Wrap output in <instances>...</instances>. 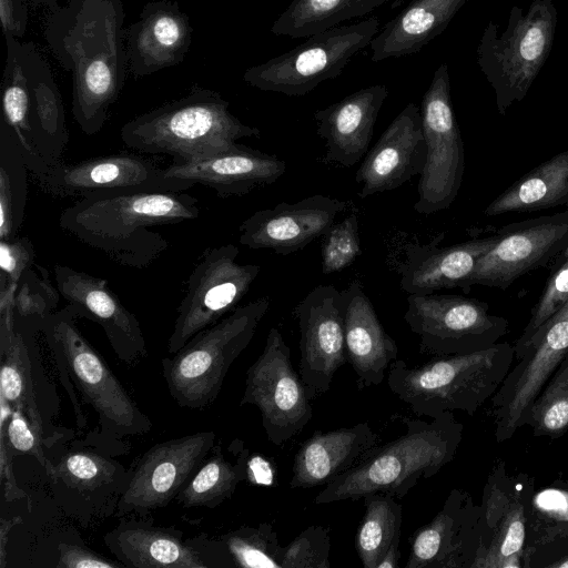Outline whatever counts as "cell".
<instances>
[{
  "label": "cell",
  "mask_w": 568,
  "mask_h": 568,
  "mask_svg": "<svg viewBox=\"0 0 568 568\" xmlns=\"http://www.w3.org/2000/svg\"><path fill=\"white\" fill-rule=\"evenodd\" d=\"M122 0H65L48 14L43 39L71 75L72 115L88 135L108 120L129 72Z\"/></svg>",
  "instance_id": "1"
},
{
  "label": "cell",
  "mask_w": 568,
  "mask_h": 568,
  "mask_svg": "<svg viewBox=\"0 0 568 568\" xmlns=\"http://www.w3.org/2000/svg\"><path fill=\"white\" fill-rule=\"evenodd\" d=\"M199 215L197 199L185 192L114 191L79 197L61 213L59 224L114 263L141 270L169 246L150 227L192 221Z\"/></svg>",
  "instance_id": "2"
},
{
  "label": "cell",
  "mask_w": 568,
  "mask_h": 568,
  "mask_svg": "<svg viewBox=\"0 0 568 568\" xmlns=\"http://www.w3.org/2000/svg\"><path fill=\"white\" fill-rule=\"evenodd\" d=\"M1 81V121L17 141L39 183L62 162L69 141L59 87L44 55L32 42L7 36Z\"/></svg>",
  "instance_id": "3"
},
{
  "label": "cell",
  "mask_w": 568,
  "mask_h": 568,
  "mask_svg": "<svg viewBox=\"0 0 568 568\" xmlns=\"http://www.w3.org/2000/svg\"><path fill=\"white\" fill-rule=\"evenodd\" d=\"M406 432L378 445L358 464L315 496L316 505L358 500L382 493L404 498L419 479H428L449 464L463 440L464 426L453 412L429 422L402 417Z\"/></svg>",
  "instance_id": "4"
},
{
  "label": "cell",
  "mask_w": 568,
  "mask_h": 568,
  "mask_svg": "<svg viewBox=\"0 0 568 568\" xmlns=\"http://www.w3.org/2000/svg\"><path fill=\"white\" fill-rule=\"evenodd\" d=\"M78 320L75 310L67 304L42 321L41 333L54 363L67 367L81 399L97 414V430L83 439L106 453L119 448L122 454H128L123 439L148 434L153 423L83 336Z\"/></svg>",
  "instance_id": "5"
},
{
  "label": "cell",
  "mask_w": 568,
  "mask_h": 568,
  "mask_svg": "<svg viewBox=\"0 0 568 568\" xmlns=\"http://www.w3.org/2000/svg\"><path fill=\"white\" fill-rule=\"evenodd\" d=\"M122 142L139 152L171 155L174 164L203 160L261 130L241 122L220 92L193 84L187 94L122 125Z\"/></svg>",
  "instance_id": "6"
},
{
  "label": "cell",
  "mask_w": 568,
  "mask_h": 568,
  "mask_svg": "<svg viewBox=\"0 0 568 568\" xmlns=\"http://www.w3.org/2000/svg\"><path fill=\"white\" fill-rule=\"evenodd\" d=\"M514 361V345L508 342L468 354L436 356L417 367L396 359L387 384L416 416L435 418L454 410L473 416L499 389Z\"/></svg>",
  "instance_id": "7"
},
{
  "label": "cell",
  "mask_w": 568,
  "mask_h": 568,
  "mask_svg": "<svg viewBox=\"0 0 568 568\" xmlns=\"http://www.w3.org/2000/svg\"><path fill=\"white\" fill-rule=\"evenodd\" d=\"M270 305L264 296L237 306L162 358L169 394L180 407L202 410L216 400L230 367L248 346Z\"/></svg>",
  "instance_id": "8"
},
{
  "label": "cell",
  "mask_w": 568,
  "mask_h": 568,
  "mask_svg": "<svg viewBox=\"0 0 568 568\" xmlns=\"http://www.w3.org/2000/svg\"><path fill=\"white\" fill-rule=\"evenodd\" d=\"M556 24L554 2L534 0L527 12L517 6L511 8L501 34L493 21L485 27L477 48V63L495 91L501 115L526 97L550 54Z\"/></svg>",
  "instance_id": "9"
},
{
  "label": "cell",
  "mask_w": 568,
  "mask_h": 568,
  "mask_svg": "<svg viewBox=\"0 0 568 568\" xmlns=\"http://www.w3.org/2000/svg\"><path fill=\"white\" fill-rule=\"evenodd\" d=\"M381 29L376 17L313 34L294 49L245 70L243 80L262 91L303 97L342 74Z\"/></svg>",
  "instance_id": "10"
},
{
  "label": "cell",
  "mask_w": 568,
  "mask_h": 568,
  "mask_svg": "<svg viewBox=\"0 0 568 568\" xmlns=\"http://www.w3.org/2000/svg\"><path fill=\"white\" fill-rule=\"evenodd\" d=\"M41 324V320L14 315L13 334L0 345V398L24 415L44 442L51 458L72 439L73 432L54 424L60 398L45 372L38 345Z\"/></svg>",
  "instance_id": "11"
},
{
  "label": "cell",
  "mask_w": 568,
  "mask_h": 568,
  "mask_svg": "<svg viewBox=\"0 0 568 568\" xmlns=\"http://www.w3.org/2000/svg\"><path fill=\"white\" fill-rule=\"evenodd\" d=\"M44 469L52 496L69 516L88 527L115 516L120 498L130 480L125 468L111 454L84 439L67 443Z\"/></svg>",
  "instance_id": "12"
},
{
  "label": "cell",
  "mask_w": 568,
  "mask_h": 568,
  "mask_svg": "<svg viewBox=\"0 0 568 568\" xmlns=\"http://www.w3.org/2000/svg\"><path fill=\"white\" fill-rule=\"evenodd\" d=\"M404 320L423 353L436 356L488 348L509 331L508 321L487 303L454 294H408Z\"/></svg>",
  "instance_id": "13"
},
{
  "label": "cell",
  "mask_w": 568,
  "mask_h": 568,
  "mask_svg": "<svg viewBox=\"0 0 568 568\" xmlns=\"http://www.w3.org/2000/svg\"><path fill=\"white\" fill-rule=\"evenodd\" d=\"M237 255L239 247L227 243L210 247L199 257L187 278L168 339L170 355L234 311L247 294L261 266L240 264Z\"/></svg>",
  "instance_id": "14"
},
{
  "label": "cell",
  "mask_w": 568,
  "mask_h": 568,
  "mask_svg": "<svg viewBox=\"0 0 568 568\" xmlns=\"http://www.w3.org/2000/svg\"><path fill=\"white\" fill-rule=\"evenodd\" d=\"M420 113L427 154L414 210L429 215L455 201L465 170L464 143L452 105L447 63L436 69L423 95Z\"/></svg>",
  "instance_id": "15"
},
{
  "label": "cell",
  "mask_w": 568,
  "mask_h": 568,
  "mask_svg": "<svg viewBox=\"0 0 568 568\" xmlns=\"http://www.w3.org/2000/svg\"><path fill=\"white\" fill-rule=\"evenodd\" d=\"M291 351L278 328L272 327L265 346L246 372L240 406L258 408L267 439L282 446L300 434L313 416V408Z\"/></svg>",
  "instance_id": "16"
},
{
  "label": "cell",
  "mask_w": 568,
  "mask_h": 568,
  "mask_svg": "<svg viewBox=\"0 0 568 568\" xmlns=\"http://www.w3.org/2000/svg\"><path fill=\"white\" fill-rule=\"evenodd\" d=\"M514 352L516 365L491 398L497 443L520 428L529 405L568 353V301Z\"/></svg>",
  "instance_id": "17"
},
{
  "label": "cell",
  "mask_w": 568,
  "mask_h": 568,
  "mask_svg": "<svg viewBox=\"0 0 568 568\" xmlns=\"http://www.w3.org/2000/svg\"><path fill=\"white\" fill-rule=\"evenodd\" d=\"M213 430L158 443L131 466L130 480L115 516L145 517L169 505L193 477L215 445Z\"/></svg>",
  "instance_id": "18"
},
{
  "label": "cell",
  "mask_w": 568,
  "mask_h": 568,
  "mask_svg": "<svg viewBox=\"0 0 568 568\" xmlns=\"http://www.w3.org/2000/svg\"><path fill=\"white\" fill-rule=\"evenodd\" d=\"M344 312L342 291L333 285L313 287L294 307L301 333L298 373L310 399L326 393L347 362Z\"/></svg>",
  "instance_id": "19"
},
{
  "label": "cell",
  "mask_w": 568,
  "mask_h": 568,
  "mask_svg": "<svg viewBox=\"0 0 568 568\" xmlns=\"http://www.w3.org/2000/svg\"><path fill=\"white\" fill-rule=\"evenodd\" d=\"M501 239L477 262L467 281L508 288L520 276L548 264L568 244V210L507 225Z\"/></svg>",
  "instance_id": "20"
},
{
  "label": "cell",
  "mask_w": 568,
  "mask_h": 568,
  "mask_svg": "<svg viewBox=\"0 0 568 568\" xmlns=\"http://www.w3.org/2000/svg\"><path fill=\"white\" fill-rule=\"evenodd\" d=\"M194 185L166 178L163 169L143 156L120 152L72 164L61 162L51 168L41 186L53 195L82 197L114 191L184 192Z\"/></svg>",
  "instance_id": "21"
},
{
  "label": "cell",
  "mask_w": 568,
  "mask_h": 568,
  "mask_svg": "<svg viewBox=\"0 0 568 568\" xmlns=\"http://www.w3.org/2000/svg\"><path fill=\"white\" fill-rule=\"evenodd\" d=\"M53 274L60 296L75 310L79 318L90 320L102 327L121 362L134 366L146 356L139 320L110 288L108 280L62 264L54 265Z\"/></svg>",
  "instance_id": "22"
},
{
  "label": "cell",
  "mask_w": 568,
  "mask_h": 568,
  "mask_svg": "<svg viewBox=\"0 0 568 568\" xmlns=\"http://www.w3.org/2000/svg\"><path fill=\"white\" fill-rule=\"evenodd\" d=\"M110 552L130 568H211V542L206 536L183 539L174 526H156L151 516H123L103 536Z\"/></svg>",
  "instance_id": "23"
},
{
  "label": "cell",
  "mask_w": 568,
  "mask_h": 568,
  "mask_svg": "<svg viewBox=\"0 0 568 568\" xmlns=\"http://www.w3.org/2000/svg\"><path fill=\"white\" fill-rule=\"evenodd\" d=\"M347 206L346 201L322 194L295 203L281 202L244 220L239 241L252 250L268 248L287 255L324 236Z\"/></svg>",
  "instance_id": "24"
},
{
  "label": "cell",
  "mask_w": 568,
  "mask_h": 568,
  "mask_svg": "<svg viewBox=\"0 0 568 568\" xmlns=\"http://www.w3.org/2000/svg\"><path fill=\"white\" fill-rule=\"evenodd\" d=\"M480 506L454 488L442 509L410 537L405 568H471L479 549Z\"/></svg>",
  "instance_id": "25"
},
{
  "label": "cell",
  "mask_w": 568,
  "mask_h": 568,
  "mask_svg": "<svg viewBox=\"0 0 568 568\" xmlns=\"http://www.w3.org/2000/svg\"><path fill=\"white\" fill-rule=\"evenodd\" d=\"M427 148L418 105L408 103L389 123L375 145L366 153L355 174L358 196L398 189L420 175Z\"/></svg>",
  "instance_id": "26"
},
{
  "label": "cell",
  "mask_w": 568,
  "mask_h": 568,
  "mask_svg": "<svg viewBox=\"0 0 568 568\" xmlns=\"http://www.w3.org/2000/svg\"><path fill=\"white\" fill-rule=\"evenodd\" d=\"M192 41L189 16L175 0H152L125 29L129 72L136 78L180 64Z\"/></svg>",
  "instance_id": "27"
},
{
  "label": "cell",
  "mask_w": 568,
  "mask_h": 568,
  "mask_svg": "<svg viewBox=\"0 0 568 568\" xmlns=\"http://www.w3.org/2000/svg\"><path fill=\"white\" fill-rule=\"evenodd\" d=\"M443 234L428 243L412 242L405 247L397 273L400 288L408 294H429L444 288H462L477 262L501 239V234L467 241L452 246L438 245Z\"/></svg>",
  "instance_id": "28"
},
{
  "label": "cell",
  "mask_w": 568,
  "mask_h": 568,
  "mask_svg": "<svg viewBox=\"0 0 568 568\" xmlns=\"http://www.w3.org/2000/svg\"><path fill=\"white\" fill-rule=\"evenodd\" d=\"M285 170L286 162L275 154L235 143L200 161L172 163L163 172L170 179L211 187L219 197L225 199L271 185Z\"/></svg>",
  "instance_id": "29"
},
{
  "label": "cell",
  "mask_w": 568,
  "mask_h": 568,
  "mask_svg": "<svg viewBox=\"0 0 568 568\" xmlns=\"http://www.w3.org/2000/svg\"><path fill=\"white\" fill-rule=\"evenodd\" d=\"M387 97L386 85H369L314 113L316 133L325 141V163L352 168L366 155Z\"/></svg>",
  "instance_id": "30"
},
{
  "label": "cell",
  "mask_w": 568,
  "mask_h": 568,
  "mask_svg": "<svg viewBox=\"0 0 568 568\" xmlns=\"http://www.w3.org/2000/svg\"><path fill=\"white\" fill-rule=\"evenodd\" d=\"M379 439L368 423L314 432L295 453L290 487L326 486L365 458Z\"/></svg>",
  "instance_id": "31"
},
{
  "label": "cell",
  "mask_w": 568,
  "mask_h": 568,
  "mask_svg": "<svg viewBox=\"0 0 568 568\" xmlns=\"http://www.w3.org/2000/svg\"><path fill=\"white\" fill-rule=\"evenodd\" d=\"M342 294L347 362L355 372L358 386L379 385L397 359V344L383 327L358 280L352 281Z\"/></svg>",
  "instance_id": "32"
},
{
  "label": "cell",
  "mask_w": 568,
  "mask_h": 568,
  "mask_svg": "<svg viewBox=\"0 0 568 568\" xmlns=\"http://www.w3.org/2000/svg\"><path fill=\"white\" fill-rule=\"evenodd\" d=\"M467 0H412L371 41L374 62L417 53L439 36Z\"/></svg>",
  "instance_id": "33"
},
{
  "label": "cell",
  "mask_w": 568,
  "mask_h": 568,
  "mask_svg": "<svg viewBox=\"0 0 568 568\" xmlns=\"http://www.w3.org/2000/svg\"><path fill=\"white\" fill-rule=\"evenodd\" d=\"M562 205L568 206V150L516 181L486 207L485 215L534 212Z\"/></svg>",
  "instance_id": "34"
},
{
  "label": "cell",
  "mask_w": 568,
  "mask_h": 568,
  "mask_svg": "<svg viewBox=\"0 0 568 568\" xmlns=\"http://www.w3.org/2000/svg\"><path fill=\"white\" fill-rule=\"evenodd\" d=\"M229 449L235 457L231 463L224 456L221 443H215L193 477L178 494L175 500L185 508H216L231 498L237 485L246 480V462L250 450L240 439Z\"/></svg>",
  "instance_id": "35"
},
{
  "label": "cell",
  "mask_w": 568,
  "mask_h": 568,
  "mask_svg": "<svg viewBox=\"0 0 568 568\" xmlns=\"http://www.w3.org/2000/svg\"><path fill=\"white\" fill-rule=\"evenodd\" d=\"M389 1L396 0H293L273 22L271 32L292 39L308 38L366 16Z\"/></svg>",
  "instance_id": "36"
},
{
  "label": "cell",
  "mask_w": 568,
  "mask_h": 568,
  "mask_svg": "<svg viewBox=\"0 0 568 568\" xmlns=\"http://www.w3.org/2000/svg\"><path fill=\"white\" fill-rule=\"evenodd\" d=\"M365 511L357 527L355 548L364 568H377L394 542H399L403 506L396 498L375 493L363 497Z\"/></svg>",
  "instance_id": "37"
},
{
  "label": "cell",
  "mask_w": 568,
  "mask_h": 568,
  "mask_svg": "<svg viewBox=\"0 0 568 568\" xmlns=\"http://www.w3.org/2000/svg\"><path fill=\"white\" fill-rule=\"evenodd\" d=\"M28 168L11 132L0 124V239L17 236L24 219Z\"/></svg>",
  "instance_id": "38"
},
{
  "label": "cell",
  "mask_w": 568,
  "mask_h": 568,
  "mask_svg": "<svg viewBox=\"0 0 568 568\" xmlns=\"http://www.w3.org/2000/svg\"><path fill=\"white\" fill-rule=\"evenodd\" d=\"M568 538V479L534 489L527 508L526 547Z\"/></svg>",
  "instance_id": "39"
},
{
  "label": "cell",
  "mask_w": 568,
  "mask_h": 568,
  "mask_svg": "<svg viewBox=\"0 0 568 568\" xmlns=\"http://www.w3.org/2000/svg\"><path fill=\"white\" fill-rule=\"evenodd\" d=\"M226 567L239 568H282L284 547L270 523L255 527L242 526L217 538Z\"/></svg>",
  "instance_id": "40"
},
{
  "label": "cell",
  "mask_w": 568,
  "mask_h": 568,
  "mask_svg": "<svg viewBox=\"0 0 568 568\" xmlns=\"http://www.w3.org/2000/svg\"><path fill=\"white\" fill-rule=\"evenodd\" d=\"M535 436L557 439L568 430V353L520 420Z\"/></svg>",
  "instance_id": "41"
},
{
  "label": "cell",
  "mask_w": 568,
  "mask_h": 568,
  "mask_svg": "<svg viewBox=\"0 0 568 568\" xmlns=\"http://www.w3.org/2000/svg\"><path fill=\"white\" fill-rule=\"evenodd\" d=\"M60 293L53 287L48 271L34 264L20 278L14 296V315L43 321L54 312Z\"/></svg>",
  "instance_id": "42"
},
{
  "label": "cell",
  "mask_w": 568,
  "mask_h": 568,
  "mask_svg": "<svg viewBox=\"0 0 568 568\" xmlns=\"http://www.w3.org/2000/svg\"><path fill=\"white\" fill-rule=\"evenodd\" d=\"M361 253L358 216L351 213L334 223L324 234L321 246L323 274L342 272L352 265Z\"/></svg>",
  "instance_id": "43"
},
{
  "label": "cell",
  "mask_w": 568,
  "mask_h": 568,
  "mask_svg": "<svg viewBox=\"0 0 568 568\" xmlns=\"http://www.w3.org/2000/svg\"><path fill=\"white\" fill-rule=\"evenodd\" d=\"M0 400V436L6 440L13 457L30 455L45 469L51 460L44 442L20 410L13 409L4 399Z\"/></svg>",
  "instance_id": "44"
},
{
  "label": "cell",
  "mask_w": 568,
  "mask_h": 568,
  "mask_svg": "<svg viewBox=\"0 0 568 568\" xmlns=\"http://www.w3.org/2000/svg\"><path fill=\"white\" fill-rule=\"evenodd\" d=\"M331 537L326 527L311 525L283 550L282 568H329Z\"/></svg>",
  "instance_id": "45"
},
{
  "label": "cell",
  "mask_w": 568,
  "mask_h": 568,
  "mask_svg": "<svg viewBox=\"0 0 568 568\" xmlns=\"http://www.w3.org/2000/svg\"><path fill=\"white\" fill-rule=\"evenodd\" d=\"M568 301V260L548 278L544 293L534 306L529 321L521 335L514 344V349L520 347Z\"/></svg>",
  "instance_id": "46"
},
{
  "label": "cell",
  "mask_w": 568,
  "mask_h": 568,
  "mask_svg": "<svg viewBox=\"0 0 568 568\" xmlns=\"http://www.w3.org/2000/svg\"><path fill=\"white\" fill-rule=\"evenodd\" d=\"M36 253L28 237L0 239V288L19 284L20 278L32 267Z\"/></svg>",
  "instance_id": "47"
},
{
  "label": "cell",
  "mask_w": 568,
  "mask_h": 568,
  "mask_svg": "<svg viewBox=\"0 0 568 568\" xmlns=\"http://www.w3.org/2000/svg\"><path fill=\"white\" fill-rule=\"evenodd\" d=\"M57 568H120L124 567L119 560L109 559L93 551L83 542L61 541L57 547Z\"/></svg>",
  "instance_id": "48"
},
{
  "label": "cell",
  "mask_w": 568,
  "mask_h": 568,
  "mask_svg": "<svg viewBox=\"0 0 568 568\" xmlns=\"http://www.w3.org/2000/svg\"><path fill=\"white\" fill-rule=\"evenodd\" d=\"M524 568H568V538L525 548Z\"/></svg>",
  "instance_id": "49"
},
{
  "label": "cell",
  "mask_w": 568,
  "mask_h": 568,
  "mask_svg": "<svg viewBox=\"0 0 568 568\" xmlns=\"http://www.w3.org/2000/svg\"><path fill=\"white\" fill-rule=\"evenodd\" d=\"M27 0H0V21L4 37L22 38L28 28Z\"/></svg>",
  "instance_id": "50"
},
{
  "label": "cell",
  "mask_w": 568,
  "mask_h": 568,
  "mask_svg": "<svg viewBox=\"0 0 568 568\" xmlns=\"http://www.w3.org/2000/svg\"><path fill=\"white\" fill-rule=\"evenodd\" d=\"M13 455L3 437L0 436V478L3 485L6 500L12 501L27 497V493L19 487L12 468Z\"/></svg>",
  "instance_id": "51"
},
{
  "label": "cell",
  "mask_w": 568,
  "mask_h": 568,
  "mask_svg": "<svg viewBox=\"0 0 568 568\" xmlns=\"http://www.w3.org/2000/svg\"><path fill=\"white\" fill-rule=\"evenodd\" d=\"M246 480L256 485H271L273 481L271 464L260 456H248L246 462Z\"/></svg>",
  "instance_id": "52"
},
{
  "label": "cell",
  "mask_w": 568,
  "mask_h": 568,
  "mask_svg": "<svg viewBox=\"0 0 568 568\" xmlns=\"http://www.w3.org/2000/svg\"><path fill=\"white\" fill-rule=\"evenodd\" d=\"M21 521L20 517H13L10 519H1L0 523V567L4 568L7 557V542L11 529Z\"/></svg>",
  "instance_id": "53"
},
{
  "label": "cell",
  "mask_w": 568,
  "mask_h": 568,
  "mask_svg": "<svg viewBox=\"0 0 568 568\" xmlns=\"http://www.w3.org/2000/svg\"><path fill=\"white\" fill-rule=\"evenodd\" d=\"M400 558L399 542H394L383 556L377 568H398Z\"/></svg>",
  "instance_id": "54"
},
{
  "label": "cell",
  "mask_w": 568,
  "mask_h": 568,
  "mask_svg": "<svg viewBox=\"0 0 568 568\" xmlns=\"http://www.w3.org/2000/svg\"><path fill=\"white\" fill-rule=\"evenodd\" d=\"M59 1L60 0H29V4L32 9L45 7L48 10H51L59 4Z\"/></svg>",
  "instance_id": "55"
},
{
  "label": "cell",
  "mask_w": 568,
  "mask_h": 568,
  "mask_svg": "<svg viewBox=\"0 0 568 568\" xmlns=\"http://www.w3.org/2000/svg\"><path fill=\"white\" fill-rule=\"evenodd\" d=\"M567 260H568V244L566 245V247L561 252V256H560L559 261H561L564 263Z\"/></svg>",
  "instance_id": "56"
}]
</instances>
